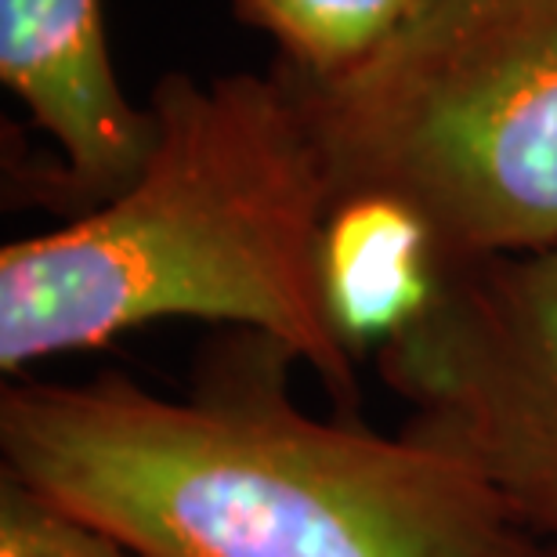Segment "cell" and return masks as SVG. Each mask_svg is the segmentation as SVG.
I'll return each instance as SVG.
<instances>
[{"instance_id": "obj_3", "label": "cell", "mask_w": 557, "mask_h": 557, "mask_svg": "<svg viewBox=\"0 0 557 557\" xmlns=\"http://www.w3.org/2000/svg\"><path fill=\"white\" fill-rule=\"evenodd\" d=\"M341 196H392L445 264L557 247V0H420L337 76L272 65Z\"/></svg>"}, {"instance_id": "obj_9", "label": "cell", "mask_w": 557, "mask_h": 557, "mask_svg": "<svg viewBox=\"0 0 557 557\" xmlns=\"http://www.w3.org/2000/svg\"><path fill=\"white\" fill-rule=\"evenodd\" d=\"M536 557H557V554H550V550H540Z\"/></svg>"}, {"instance_id": "obj_1", "label": "cell", "mask_w": 557, "mask_h": 557, "mask_svg": "<svg viewBox=\"0 0 557 557\" xmlns=\"http://www.w3.org/2000/svg\"><path fill=\"white\" fill-rule=\"evenodd\" d=\"M261 333L210 344L185 398L124 373L0 392L4 474L141 557H536L460 463L289 395Z\"/></svg>"}, {"instance_id": "obj_4", "label": "cell", "mask_w": 557, "mask_h": 557, "mask_svg": "<svg viewBox=\"0 0 557 557\" xmlns=\"http://www.w3.org/2000/svg\"><path fill=\"white\" fill-rule=\"evenodd\" d=\"M373 362L409 409L406 438L460 463L557 554V247L445 264Z\"/></svg>"}, {"instance_id": "obj_2", "label": "cell", "mask_w": 557, "mask_h": 557, "mask_svg": "<svg viewBox=\"0 0 557 557\" xmlns=\"http://www.w3.org/2000/svg\"><path fill=\"white\" fill-rule=\"evenodd\" d=\"M149 109L156 141L124 193L0 250V370L199 319L275 341L359 420V355L322 286L337 193L286 84L166 73Z\"/></svg>"}, {"instance_id": "obj_7", "label": "cell", "mask_w": 557, "mask_h": 557, "mask_svg": "<svg viewBox=\"0 0 557 557\" xmlns=\"http://www.w3.org/2000/svg\"><path fill=\"white\" fill-rule=\"evenodd\" d=\"M232 11L272 37L275 65L294 76H337L373 54L420 0H228Z\"/></svg>"}, {"instance_id": "obj_8", "label": "cell", "mask_w": 557, "mask_h": 557, "mask_svg": "<svg viewBox=\"0 0 557 557\" xmlns=\"http://www.w3.org/2000/svg\"><path fill=\"white\" fill-rule=\"evenodd\" d=\"M0 557H141L102 525L0 474Z\"/></svg>"}, {"instance_id": "obj_6", "label": "cell", "mask_w": 557, "mask_h": 557, "mask_svg": "<svg viewBox=\"0 0 557 557\" xmlns=\"http://www.w3.org/2000/svg\"><path fill=\"white\" fill-rule=\"evenodd\" d=\"M445 258L431 228L392 196H341L322 236L333 326L362 355L409 326L438 289Z\"/></svg>"}, {"instance_id": "obj_5", "label": "cell", "mask_w": 557, "mask_h": 557, "mask_svg": "<svg viewBox=\"0 0 557 557\" xmlns=\"http://www.w3.org/2000/svg\"><path fill=\"white\" fill-rule=\"evenodd\" d=\"M0 81L59 149L40 199L73 218L116 199L149 163L156 116L120 87L106 0H0Z\"/></svg>"}]
</instances>
